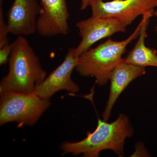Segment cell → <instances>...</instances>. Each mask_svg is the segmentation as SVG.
I'll use <instances>...</instances> for the list:
<instances>
[{"mask_svg": "<svg viewBox=\"0 0 157 157\" xmlns=\"http://www.w3.org/2000/svg\"><path fill=\"white\" fill-rule=\"evenodd\" d=\"M8 74L0 83V94L35 92L47 76L35 51L24 36L11 42Z\"/></svg>", "mask_w": 157, "mask_h": 157, "instance_id": "cell-1", "label": "cell"}, {"mask_svg": "<svg viewBox=\"0 0 157 157\" xmlns=\"http://www.w3.org/2000/svg\"><path fill=\"white\" fill-rule=\"evenodd\" d=\"M133 133L128 118L124 114L111 123L98 118V126L92 133L89 132L87 137L78 142H63L61 149L63 154H82L85 157H99L102 151L111 150L122 157L125 140Z\"/></svg>", "mask_w": 157, "mask_h": 157, "instance_id": "cell-2", "label": "cell"}, {"mask_svg": "<svg viewBox=\"0 0 157 157\" xmlns=\"http://www.w3.org/2000/svg\"><path fill=\"white\" fill-rule=\"evenodd\" d=\"M142 24L141 20L132 35L125 40L109 39L81 54L75 68L76 71L81 76L94 77L99 85H105L113 71L123 60L122 56L127 46L139 36Z\"/></svg>", "mask_w": 157, "mask_h": 157, "instance_id": "cell-3", "label": "cell"}, {"mask_svg": "<svg viewBox=\"0 0 157 157\" xmlns=\"http://www.w3.org/2000/svg\"><path fill=\"white\" fill-rule=\"evenodd\" d=\"M50 99L35 93L10 92L1 95L0 125L16 122L18 127L32 126L50 107Z\"/></svg>", "mask_w": 157, "mask_h": 157, "instance_id": "cell-4", "label": "cell"}, {"mask_svg": "<svg viewBox=\"0 0 157 157\" xmlns=\"http://www.w3.org/2000/svg\"><path fill=\"white\" fill-rule=\"evenodd\" d=\"M90 7L92 16L116 18L127 27L138 16L155 10L157 0H95Z\"/></svg>", "mask_w": 157, "mask_h": 157, "instance_id": "cell-5", "label": "cell"}, {"mask_svg": "<svg viewBox=\"0 0 157 157\" xmlns=\"http://www.w3.org/2000/svg\"><path fill=\"white\" fill-rule=\"evenodd\" d=\"M76 26L81 37V42L74 48L75 53L78 56L98 41L116 33H124L126 30V27L117 19L92 15L77 22Z\"/></svg>", "mask_w": 157, "mask_h": 157, "instance_id": "cell-6", "label": "cell"}, {"mask_svg": "<svg viewBox=\"0 0 157 157\" xmlns=\"http://www.w3.org/2000/svg\"><path fill=\"white\" fill-rule=\"evenodd\" d=\"M78 57L74 52V48H70L63 61L44 81L38 86L35 94L44 99H50L55 94L60 90L75 94L79 91L78 86L72 80V72L76 68Z\"/></svg>", "mask_w": 157, "mask_h": 157, "instance_id": "cell-7", "label": "cell"}, {"mask_svg": "<svg viewBox=\"0 0 157 157\" xmlns=\"http://www.w3.org/2000/svg\"><path fill=\"white\" fill-rule=\"evenodd\" d=\"M42 11L37 21L39 36L51 37L69 34L70 13L66 0H42Z\"/></svg>", "mask_w": 157, "mask_h": 157, "instance_id": "cell-8", "label": "cell"}, {"mask_svg": "<svg viewBox=\"0 0 157 157\" xmlns=\"http://www.w3.org/2000/svg\"><path fill=\"white\" fill-rule=\"evenodd\" d=\"M42 11L37 0H14L7 14L9 33L24 36L36 33L37 19Z\"/></svg>", "mask_w": 157, "mask_h": 157, "instance_id": "cell-9", "label": "cell"}, {"mask_svg": "<svg viewBox=\"0 0 157 157\" xmlns=\"http://www.w3.org/2000/svg\"><path fill=\"white\" fill-rule=\"evenodd\" d=\"M145 73V68L126 63L123 60L113 71L110 81L109 97L105 110L103 120L107 121L111 110L119 97L132 81Z\"/></svg>", "mask_w": 157, "mask_h": 157, "instance_id": "cell-10", "label": "cell"}, {"mask_svg": "<svg viewBox=\"0 0 157 157\" xmlns=\"http://www.w3.org/2000/svg\"><path fill=\"white\" fill-rule=\"evenodd\" d=\"M155 10L149 11L142 15V24L138 40L126 57L124 58V61L126 63L140 67H157V51L149 48L145 44V39L147 36V31L151 17L153 16Z\"/></svg>", "mask_w": 157, "mask_h": 157, "instance_id": "cell-11", "label": "cell"}, {"mask_svg": "<svg viewBox=\"0 0 157 157\" xmlns=\"http://www.w3.org/2000/svg\"><path fill=\"white\" fill-rule=\"evenodd\" d=\"M3 2V0L0 1V48L9 43L8 38L9 30L7 23L4 19Z\"/></svg>", "mask_w": 157, "mask_h": 157, "instance_id": "cell-12", "label": "cell"}, {"mask_svg": "<svg viewBox=\"0 0 157 157\" xmlns=\"http://www.w3.org/2000/svg\"><path fill=\"white\" fill-rule=\"evenodd\" d=\"M12 50L11 43L7 44L0 48V65L2 66L9 62Z\"/></svg>", "mask_w": 157, "mask_h": 157, "instance_id": "cell-13", "label": "cell"}, {"mask_svg": "<svg viewBox=\"0 0 157 157\" xmlns=\"http://www.w3.org/2000/svg\"><path fill=\"white\" fill-rule=\"evenodd\" d=\"M95 0H81L80 9L82 10L87 9L88 7H90Z\"/></svg>", "mask_w": 157, "mask_h": 157, "instance_id": "cell-14", "label": "cell"}, {"mask_svg": "<svg viewBox=\"0 0 157 157\" xmlns=\"http://www.w3.org/2000/svg\"><path fill=\"white\" fill-rule=\"evenodd\" d=\"M156 8V10H155L154 12V15H155V16H156L157 18V7ZM155 31L156 32V33L157 34V25L156 26Z\"/></svg>", "mask_w": 157, "mask_h": 157, "instance_id": "cell-15", "label": "cell"}]
</instances>
